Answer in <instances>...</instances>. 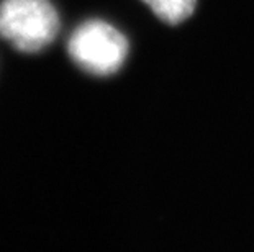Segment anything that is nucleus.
<instances>
[{
  "label": "nucleus",
  "instance_id": "2",
  "mask_svg": "<svg viewBox=\"0 0 254 252\" xmlns=\"http://www.w3.org/2000/svg\"><path fill=\"white\" fill-rule=\"evenodd\" d=\"M128 40L120 30L102 20H89L74 30L67 52L75 66L94 76H112L128 56Z\"/></svg>",
  "mask_w": 254,
  "mask_h": 252
},
{
  "label": "nucleus",
  "instance_id": "1",
  "mask_svg": "<svg viewBox=\"0 0 254 252\" xmlns=\"http://www.w3.org/2000/svg\"><path fill=\"white\" fill-rule=\"evenodd\" d=\"M59 33V15L50 0H2L0 38L26 54L43 51Z\"/></svg>",
  "mask_w": 254,
  "mask_h": 252
},
{
  "label": "nucleus",
  "instance_id": "3",
  "mask_svg": "<svg viewBox=\"0 0 254 252\" xmlns=\"http://www.w3.org/2000/svg\"><path fill=\"white\" fill-rule=\"evenodd\" d=\"M159 20L177 25L189 18L195 10L197 0H143Z\"/></svg>",
  "mask_w": 254,
  "mask_h": 252
}]
</instances>
